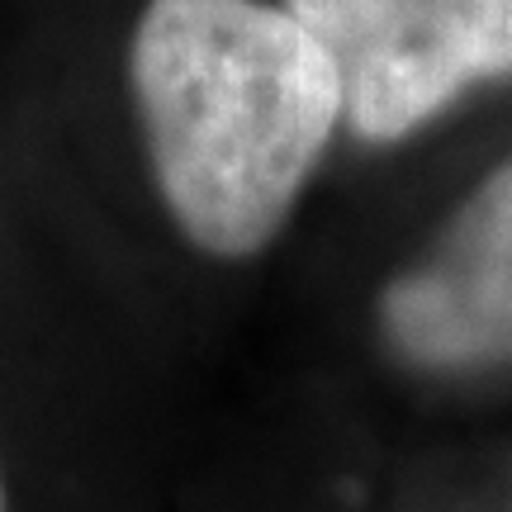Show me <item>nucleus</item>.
<instances>
[{
    "instance_id": "f257e3e1",
    "label": "nucleus",
    "mask_w": 512,
    "mask_h": 512,
    "mask_svg": "<svg viewBox=\"0 0 512 512\" xmlns=\"http://www.w3.org/2000/svg\"><path fill=\"white\" fill-rule=\"evenodd\" d=\"M128 95L166 219L214 261L285 233L342 124L328 53L271 0H147Z\"/></svg>"
},
{
    "instance_id": "f03ea898",
    "label": "nucleus",
    "mask_w": 512,
    "mask_h": 512,
    "mask_svg": "<svg viewBox=\"0 0 512 512\" xmlns=\"http://www.w3.org/2000/svg\"><path fill=\"white\" fill-rule=\"evenodd\" d=\"M328 53L342 124L403 143L479 81L512 76V0H280Z\"/></svg>"
},
{
    "instance_id": "7ed1b4c3",
    "label": "nucleus",
    "mask_w": 512,
    "mask_h": 512,
    "mask_svg": "<svg viewBox=\"0 0 512 512\" xmlns=\"http://www.w3.org/2000/svg\"><path fill=\"white\" fill-rule=\"evenodd\" d=\"M399 366L441 380L512 370V152L375 294Z\"/></svg>"
},
{
    "instance_id": "20e7f679",
    "label": "nucleus",
    "mask_w": 512,
    "mask_h": 512,
    "mask_svg": "<svg viewBox=\"0 0 512 512\" xmlns=\"http://www.w3.org/2000/svg\"><path fill=\"white\" fill-rule=\"evenodd\" d=\"M0 512H34V494H29L24 470L5 441V427H0Z\"/></svg>"
}]
</instances>
